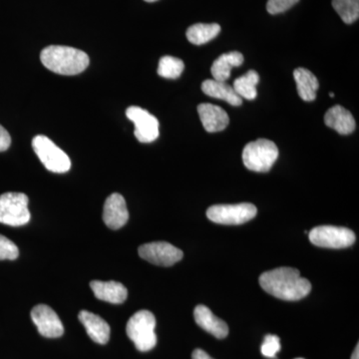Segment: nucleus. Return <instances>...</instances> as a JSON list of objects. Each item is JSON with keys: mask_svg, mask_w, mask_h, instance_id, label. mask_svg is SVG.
<instances>
[{"mask_svg": "<svg viewBox=\"0 0 359 359\" xmlns=\"http://www.w3.org/2000/svg\"><path fill=\"white\" fill-rule=\"evenodd\" d=\"M259 285L268 294L283 301H299L311 292V283L302 278L299 269L278 268L259 276Z\"/></svg>", "mask_w": 359, "mask_h": 359, "instance_id": "nucleus-1", "label": "nucleus"}, {"mask_svg": "<svg viewBox=\"0 0 359 359\" xmlns=\"http://www.w3.org/2000/svg\"><path fill=\"white\" fill-rule=\"evenodd\" d=\"M42 65L56 74H80L89 65V57L84 51L62 45H50L45 47L40 54Z\"/></svg>", "mask_w": 359, "mask_h": 359, "instance_id": "nucleus-2", "label": "nucleus"}, {"mask_svg": "<svg viewBox=\"0 0 359 359\" xmlns=\"http://www.w3.org/2000/svg\"><path fill=\"white\" fill-rule=\"evenodd\" d=\"M156 318L149 311H139L130 318L127 323V335L135 346L142 353L150 351L157 344L155 334Z\"/></svg>", "mask_w": 359, "mask_h": 359, "instance_id": "nucleus-3", "label": "nucleus"}, {"mask_svg": "<svg viewBox=\"0 0 359 359\" xmlns=\"http://www.w3.org/2000/svg\"><path fill=\"white\" fill-rule=\"evenodd\" d=\"M278 157V149L268 139L250 142L243 150V162L250 171L266 173Z\"/></svg>", "mask_w": 359, "mask_h": 359, "instance_id": "nucleus-4", "label": "nucleus"}, {"mask_svg": "<svg viewBox=\"0 0 359 359\" xmlns=\"http://www.w3.org/2000/svg\"><path fill=\"white\" fill-rule=\"evenodd\" d=\"M32 147L40 162L52 173L62 174L69 171L71 161L65 151L43 135L34 137Z\"/></svg>", "mask_w": 359, "mask_h": 359, "instance_id": "nucleus-5", "label": "nucleus"}, {"mask_svg": "<svg viewBox=\"0 0 359 359\" xmlns=\"http://www.w3.org/2000/svg\"><path fill=\"white\" fill-rule=\"evenodd\" d=\"M29 221L28 197L25 194L9 192L0 196V223L20 226Z\"/></svg>", "mask_w": 359, "mask_h": 359, "instance_id": "nucleus-6", "label": "nucleus"}, {"mask_svg": "<svg viewBox=\"0 0 359 359\" xmlns=\"http://www.w3.org/2000/svg\"><path fill=\"white\" fill-rule=\"evenodd\" d=\"M309 237L311 244L327 249H344L355 242L353 231L344 226H316L309 231Z\"/></svg>", "mask_w": 359, "mask_h": 359, "instance_id": "nucleus-7", "label": "nucleus"}, {"mask_svg": "<svg viewBox=\"0 0 359 359\" xmlns=\"http://www.w3.org/2000/svg\"><path fill=\"white\" fill-rule=\"evenodd\" d=\"M256 205L250 203L237 205H215L207 211L210 221L221 224H242L257 216Z\"/></svg>", "mask_w": 359, "mask_h": 359, "instance_id": "nucleus-8", "label": "nucleus"}, {"mask_svg": "<svg viewBox=\"0 0 359 359\" xmlns=\"http://www.w3.org/2000/svg\"><path fill=\"white\" fill-rule=\"evenodd\" d=\"M139 256L149 263L161 266H171L183 259V252L166 242H154L141 245Z\"/></svg>", "mask_w": 359, "mask_h": 359, "instance_id": "nucleus-9", "label": "nucleus"}, {"mask_svg": "<svg viewBox=\"0 0 359 359\" xmlns=\"http://www.w3.org/2000/svg\"><path fill=\"white\" fill-rule=\"evenodd\" d=\"M126 116L135 125V137L141 143H151L159 137V121L147 110L132 106L126 110Z\"/></svg>", "mask_w": 359, "mask_h": 359, "instance_id": "nucleus-10", "label": "nucleus"}, {"mask_svg": "<svg viewBox=\"0 0 359 359\" xmlns=\"http://www.w3.org/2000/svg\"><path fill=\"white\" fill-rule=\"evenodd\" d=\"M32 318L42 337L47 339H57L65 334V327L60 318L55 311L46 304L34 306L32 311Z\"/></svg>", "mask_w": 359, "mask_h": 359, "instance_id": "nucleus-11", "label": "nucleus"}, {"mask_svg": "<svg viewBox=\"0 0 359 359\" xmlns=\"http://www.w3.org/2000/svg\"><path fill=\"white\" fill-rule=\"evenodd\" d=\"M126 202L120 194L110 195L104 204L103 221L111 230H119L128 222Z\"/></svg>", "mask_w": 359, "mask_h": 359, "instance_id": "nucleus-12", "label": "nucleus"}, {"mask_svg": "<svg viewBox=\"0 0 359 359\" xmlns=\"http://www.w3.org/2000/svg\"><path fill=\"white\" fill-rule=\"evenodd\" d=\"M198 113L205 131L209 133L223 131L228 127L229 115L223 108L210 103H203L198 106Z\"/></svg>", "mask_w": 359, "mask_h": 359, "instance_id": "nucleus-13", "label": "nucleus"}, {"mask_svg": "<svg viewBox=\"0 0 359 359\" xmlns=\"http://www.w3.org/2000/svg\"><path fill=\"white\" fill-rule=\"evenodd\" d=\"M194 316H195L196 323L200 327L214 335L217 339H224L229 334L228 325L221 318H217L212 313L211 309L207 306H202V304L198 306L194 311Z\"/></svg>", "mask_w": 359, "mask_h": 359, "instance_id": "nucleus-14", "label": "nucleus"}, {"mask_svg": "<svg viewBox=\"0 0 359 359\" xmlns=\"http://www.w3.org/2000/svg\"><path fill=\"white\" fill-rule=\"evenodd\" d=\"M78 318L93 341L99 344H106L109 341L110 327L103 318L87 311H80Z\"/></svg>", "mask_w": 359, "mask_h": 359, "instance_id": "nucleus-15", "label": "nucleus"}, {"mask_svg": "<svg viewBox=\"0 0 359 359\" xmlns=\"http://www.w3.org/2000/svg\"><path fill=\"white\" fill-rule=\"evenodd\" d=\"M90 287L93 290L97 299L110 304H122L126 301L128 292L122 283L113 282H100L93 280L90 283Z\"/></svg>", "mask_w": 359, "mask_h": 359, "instance_id": "nucleus-16", "label": "nucleus"}, {"mask_svg": "<svg viewBox=\"0 0 359 359\" xmlns=\"http://www.w3.org/2000/svg\"><path fill=\"white\" fill-rule=\"evenodd\" d=\"M325 123L327 127L341 135L353 133L356 126L353 114L339 105L334 106L325 113Z\"/></svg>", "mask_w": 359, "mask_h": 359, "instance_id": "nucleus-17", "label": "nucleus"}, {"mask_svg": "<svg viewBox=\"0 0 359 359\" xmlns=\"http://www.w3.org/2000/svg\"><path fill=\"white\" fill-rule=\"evenodd\" d=\"M244 63V55L241 52L233 51L219 56L211 67L212 77L217 81L226 82L231 77V70Z\"/></svg>", "mask_w": 359, "mask_h": 359, "instance_id": "nucleus-18", "label": "nucleus"}, {"mask_svg": "<svg viewBox=\"0 0 359 359\" xmlns=\"http://www.w3.org/2000/svg\"><path fill=\"white\" fill-rule=\"evenodd\" d=\"M202 91L205 95L212 98L221 99L233 106L242 105V98L238 96L235 90L226 82L217 81L215 79L205 80L202 84Z\"/></svg>", "mask_w": 359, "mask_h": 359, "instance_id": "nucleus-19", "label": "nucleus"}, {"mask_svg": "<svg viewBox=\"0 0 359 359\" xmlns=\"http://www.w3.org/2000/svg\"><path fill=\"white\" fill-rule=\"evenodd\" d=\"M294 77L295 83H297V93L302 100L306 102L316 100V91L320 87L318 78L314 76L311 71L304 69V68L295 69Z\"/></svg>", "mask_w": 359, "mask_h": 359, "instance_id": "nucleus-20", "label": "nucleus"}, {"mask_svg": "<svg viewBox=\"0 0 359 359\" xmlns=\"http://www.w3.org/2000/svg\"><path fill=\"white\" fill-rule=\"evenodd\" d=\"M219 32H221V26L218 23H211V25L197 23L188 28L186 35L191 43L203 45L216 39Z\"/></svg>", "mask_w": 359, "mask_h": 359, "instance_id": "nucleus-21", "label": "nucleus"}, {"mask_svg": "<svg viewBox=\"0 0 359 359\" xmlns=\"http://www.w3.org/2000/svg\"><path fill=\"white\" fill-rule=\"evenodd\" d=\"M259 82V75L257 71L250 70L244 76L238 77L233 81V89L241 98L254 100L257 98V85Z\"/></svg>", "mask_w": 359, "mask_h": 359, "instance_id": "nucleus-22", "label": "nucleus"}, {"mask_svg": "<svg viewBox=\"0 0 359 359\" xmlns=\"http://www.w3.org/2000/svg\"><path fill=\"white\" fill-rule=\"evenodd\" d=\"M332 6L346 25H353L359 18V0H332Z\"/></svg>", "mask_w": 359, "mask_h": 359, "instance_id": "nucleus-23", "label": "nucleus"}, {"mask_svg": "<svg viewBox=\"0 0 359 359\" xmlns=\"http://www.w3.org/2000/svg\"><path fill=\"white\" fill-rule=\"evenodd\" d=\"M185 65L181 59L173 56H164L160 59L158 74L167 79H177L183 73Z\"/></svg>", "mask_w": 359, "mask_h": 359, "instance_id": "nucleus-24", "label": "nucleus"}, {"mask_svg": "<svg viewBox=\"0 0 359 359\" xmlns=\"http://www.w3.org/2000/svg\"><path fill=\"white\" fill-rule=\"evenodd\" d=\"M18 256H20V250L18 245L9 238L0 235V261H4V259L13 261L18 259Z\"/></svg>", "mask_w": 359, "mask_h": 359, "instance_id": "nucleus-25", "label": "nucleus"}, {"mask_svg": "<svg viewBox=\"0 0 359 359\" xmlns=\"http://www.w3.org/2000/svg\"><path fill=\"white\" fill-rule=\"evenodd\" d=\"M280 351V342L278 337L273 334L266 335L261 347L263 355L266 356V358H275L276 353Z\"/></svg>", "mask_w": 359, "mask_h": 359, "instance_id": "nucleus-26", "label": "nucleus"}, {"mask_svg": "<svg viewBox=\"0 0 359 359\" xmlns=\"http://www.w3.org/2000/svg\"><path fill=\"white\" fill-rule=\"evenodd\" d=\"M299 0H269L266 11L271 15L285 13L299 2Z\"/></svg>", "mask_w": 359, "mask_h": 359, "instance_id": "nucleus-27", "label": "nucleus"}, {"mask_svg": "<svg viewBox=\"0 0 359 359\" xmlns=\"http://www.w3.org/2000/svg\"><path fill=\"white\" fill-rule=\"evenodd\" d=\"M11 135L0 125V152H4V151L11 147Z\"/></svg>", "mask_w": 359, "mask_h": 359, "instance_id": "nucleus-28", "label": "nucleus"}, {"mask_svg": "<svg viewBox=\"0 0 359 359\" xmlns=\"http://www.w3.org/2000/svg\"><path fill=\"white\" fill-rule=\"evenodd\" d=\"M193 359H214L212 358L211 356L209 355L205 351H202V349H196V351H194Z\"/></svg>", "mask_w": 359, "mask_h": 359, "instance_id": "nucleus-29", "label": "nucleus"}, {"mask_svg": "<svg viewBox=\"0 0 359 359\" xmlns=\"http://www.w3.org/2000/svg\"><path fill=\"white\" fill-rule=\"evenodd\" d=\"M351 359H359V346H356L355 349H354L353 356H351Z\"/></svg>", "mask_w": 359, "mask_h": 359, "instance_id": "nucleus-30", "label": "nucleus"}, {"mask_svg": "<svg viewBox=\"0 0 359 359\" xmlns=\"http://www.w3.org/2000/svg\"><path fill=\"white\" fill-rule=\"evenodd\" d=\"M146 2H155L158 1V0H145Z\"/></svg>", "mask_w": 359, "mask_h": 359, "instance_id": "nucleus-31", "label": "nucleus"}, {"mask_svg": "<svg viewBox=\"0 0 359 359\" xmlns=\"http://www.w3.org/2000/svg\"><path fill=\"white\" fill-rule=\"evenodd\" d=\"M330 96L332 97V98H334V93H330Z\"/></svg>", "mask_w": 359, "mask_h": 359, "instance_id": "nucleus-32", "label": "nucleus"}, {"mask_svg": "<svg viewBox=\"0 0 359 359\" xmlns=\"http://www.w3.org/2000/svg\"><path fill=\"white\" fill-rule=\"evenodd\" d=\"M297 359H304V358H297Z\"/></svg>", "mask_w": 359, "mask_h": 359, "instance_id": "nucleus-33", "label": "nucleus"}]
</instances>
